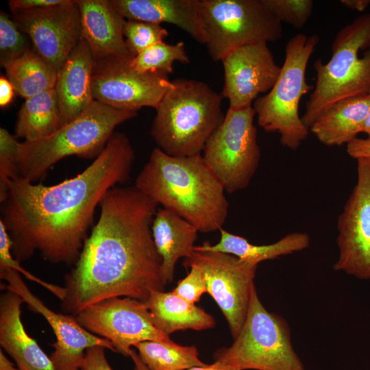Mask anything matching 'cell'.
Instances as JSON below:
<instances>
[{
    "instance_id": "cell-5",
    "label": "cell",
    "mask_w": 370,
    "mask_h": 370,
    "mask_svg": "<svg viewBox=\"0 0 370 370\" xmlns=\"http://www.w3.org/2000/svg\"><path fill=\"white\" fill-rule=\"evenodd\" d=\"M136 114L137 112L116 110L94 100L77 118L52 134L19 143L16 158L18 178L34 183L69 156L96 158L114 129Z\"/></svg>"
},
{
    "instance_id": "cell-40",
    "label": "cell",
    "mask_w": 370,
    "mask_h": 370,
    "mask_svg": "<svg viewBox=\"0 0 370 370\" xmlns=\"http://www.w3.org/2000/svg\"><path fill=\"white\" fill-rule=\"evenodd\" d=\"M344 7L358 12L365 11L370 5V0H341Z\"/></svg>"
},
{
    "instance_id": "cell-35",
    "label": "cell",
    "mask_w": 370,
    "mask_h": 370,
    "mask_svg": "<svg viewBox=\"0 0 370 370\" xmlns=\"http://www.w3.org/2000/svg\"><path fill=\"white\" fill-rule=\"evenodd\" d=\"M188 275L177 282L173 293L187 301L198 302L205 293H207L206 280L202 271L197 266H190Z\"/></svg>"
},
{
    "instance_id": "cell-9",
    "label": "cell",
    "mask_w": 370,
    "mask_h": 370,
    "mask_svg": "<svg viewBox=\"0 0 370 370\" xmlns=\"http://www.w3.org/2000/svg\"><path fill=\"white\" fill-rule=\"evenodd\" d=\"M200 16L214 61L238 47L276 42L282 36V23L262 0H200Z\"/></svg>"
},
{
    "instance_id": "cell-42",
    "label": "cell",
    "mask_w": 370,
    "mask_h": 370,
    "mask_svg": "<svg viewBox=\"0 0 370 370\" xmlns=\"http://www.w3.org/2000/svg\"><path fill=\"white\" fill-rule=\"evenodd\" d=\"M0 370H20L5 356L2 349L0 350Z\"/></svg>"
},
{
    "instance_id": "cell-33",
    "label": "cell",
    "mask_w": 370,
    "mask_h": 370,
    "mask_svg": "<svg viewBox=\"0 0 370 370\" xmlns=\"http://www.w3.org/2000/svg\"><path fill=\"white\" fill-rule=\"evenodd\" d=\"M11 269L24 275L27 280L34 282L56 296L60 301L66 295L64 287L48 283L34 275L23 268L12 253V241L10 234L2 221L0 220V271Z\"/></svg>"
},
{
    "instance_id": "cell-22",
    "label": "cell",
    "mask_w": 370,
    "mask_h": 370,
    "mask_svg": "<svg viewBox=\"0 0 370 370\" xmlns=\"http://www.w3.org/2000/svg\"><path fill=\"white\" fill-rule=\"evenodd\" d=\"M151 231L162 260L161 278L165 286L173 279L177 260L193 253L199 231L193 224L164 208L158 209Z\"/></svg>"
},
{
    "instance_id": "cell-4",
    "label": "cell",
    "mask_w": 370,
    "mask_h": 370,
    "mask_svg": "<svg viewBox=\"0 0 370 370\" xmlns=\"http://www.w3.org/2000/svg\"><path fill=\"white\" fill-rule=\"evenodd\" d=\"M221 99V95L203 82L171 81L156 109L151 127L158 147L176 157L201 154L224 118Z\"/></svg>"
},
{
    "instance_id": "cell-32",
    "label": "cell",
    "mask_w": 370,
    "mask_h": 370,
    "mask_svg": "<svg viewBox=\"0 0 370 370\" xmlns=\"http://www.w3.org/2000/svg\"><path fill=\"white\" fill-rule=\"evenodd\" d=\"M12 18L0 12V62L1 66L16 59L27 50V42Z\"/></svg>"
},
{
    "instance_id": "cell-10",
    "label": "cell",
    "mask_w": 370,
    "mask_h": 370,
    "mask_svg": "<svg viewBox=\"0 0 370 370\" xmlns=\"http://www.w3.org/2000/svg\"><path fill=\"white\" fill-rule=\"evenodd\" d=\"M255 116L253 106L228 108L204 148L206 164L229 193L246 188L258 170L260 150Z\"/></svg>"
},
{
    "instance_id": "cell-34",
    "label": "cell",
    "mask_w": 370,
    "mask_h": 370,
    "mask_svg": "<svg viewBox=\"0 0 370 370\" xmlns=\"http://www.w3.org/2000/svg\"><path fill=\"white\" fill-rule=\"evenodd\" d=\"M19 141L5 128H0V202L3 203L8 193L9 182L18 178L16 158Z\"/></svg>"
},
{
    "instance_id": "cell-13",
    "label": "cell",
    "mask_w": 370,
    "mask_h": 370,
    "mask_svg": "<svg viewBox=\"0 0 370 370\" xmlns=\"http://www.w3.org/2000/svg\"><path fill=\"white\" fill-rule=\"evenodd\" d=\"M133 57L112 58L95 62L92 76L93 99L116 110L137 112L155 110L171 86L169 75L134 69Z\"/></svg>"
},
{
    "instance_id": "cell-2",
    "label": "cell",
    "mask_w": 370,
    "mask_h": 370,
    "mask_svg": "<svg viewBox=\"0 0 370 370\" xmlns=\"http://www.w3.org/2000/svg\"><path fill=\"white\" fill-rule=\"evenodd\" d=\"M75 267L66 275L65 313L75 316L114 297L146 301L163 291L162 260L151 226L158 204L134 185L110 189Z\"/></svg>"
},
{
    "instance_id": "cell-38",
    "label": "cell",
    "mask_w": 370,
    "mask_h": 370,
    "mask_svg": "<svg viewBox=\"0 0 370 370\" xmlns=\"http://www.w3.org/2000/svg\"><path fill=\"white\" fill-rule=\"evenodd\" d=\"M347 153L354 159L364 158L370 161V138H356L347 145Z\"/></svg>"
},
{
    "instance_id": "cell-25",
    "label": "cell",
    "mask_w": 370,
    "mask_h": 370,
    "mask_svg": "<svg viewBox=\"0 0 370 370\" xmlns=\"http://www.w3.org/2000/svg\"><path fill=\"white\" fill-rule=\"evenodd\" d=\"M219 241L211 245L205 241L194 249L221 252L233 255L240 260L258 264L264 260L278 258L308 248L310 243V236L304 232L288 234L274 243L269 245H254L245 238L233 234L223 228L220 230Z\"/></svg>"
},
{
    "instance_id": "cell-12",
    "label": "cell",
    "mask_w": 370,
    "mask_h": 370,
    "mask_svg": "<svg viewBox=\"0 0 370 370\" xmlns=\"http://www.w3.org/2000/svg\"><path fill=\"white\" fill-rule=\"evenodd\" d=\"M75 317L83 328L110 341L125 356L140 343L172 341L156 327L145 302L128 297L103 300Z\"/></svg>"
},
{
    "instance_id": "cell-36",
    "label": "cell",
    "mask_w": 370,
    "mask_h": 370,
    "mask_svg": "<svg viewBox=\"0 0 370 370\" xmlns=\"http://www.w3.org/2000/svg\"><path fill=\"white\" fill-rule=\"evenodd\" d=\"M105 349L102 346L88 348L79 370H113L106 358Z\"/></svg>"
},
{
    "instance_id": "cell-26",
    "label": "cell",
    "mask_w": 370,
    "mask_h": 370,
    "mask_svg": "<svg viewBox=\"0 0 370 370\" xmlns=\"http://www.w3.org/2000/svg\"><path fill=\"white\" fill-rule=\"evenodd\" d=\"M61 127L55 89L25 99L18 112L16 134L24 141L47 137Z\"/></svg>"
},
{
    "instance_id": "cell-17",
    "label": "cell",
    "mask_w": 370,
    "mask_h": 370,
    "mask_svg": "<svg viewBox=\"0 0 370 370\" xmlns=\"http://www.w3.org/2000/svg\"><path fill=\"white\" fill-rule=\"evenodd\" d=\"M221 62L224 70L221 96L232 109L252 106L260 94L273 88L281 71L266 42L238 47Z\"/></svg>"
},
{
    "instance_id": "cell-27",
    "label": "cell",
    "mask_w": 370,
    "mask_h": 370,
    "mask_svg": "<svg viewBox=\"0 0 370 370\" xmlns=\"http://www.w3.org/2000/svg\"><path fill=\"white\" fill-rule=\"evenodd\" d=\"M2 66L14 90L25 99L55 88L58 72L34 49Z\"/></svg>"
},
{
    "instance_id": "cell-16",
    "label": "cell",
    "mask_w": 370,
    "mask_h": 370,
    "mask_svg": "<svg viewBox=\"0 0 370 370\" xmlns=\"http://www.w3.org/2000/svg\"><path fill=\"white\" fill-rule=\"evenodd\" d=\"M0 276L7 282V290L19 295L32 311L41 314L51 326L56 341L51 344L54 351L49 357L56 370H79L86 350L93 346H102L116 352L110 341L86 330L75 316L58 313L49 308L32 293L17 271L6 269L0 271Z\"/></svg>"
},
{
    "instance_id": "cell-23",
    "label": "cell",
    "mask_w": 370,
    "mask_h": 370,
    "mask_svg": "<svg viewBox=\"0 0 370 370\" xmlns=\"http://www.w3.org/2000/svg\"><path fill=\"white\" fill-rule=\"evenodd\" d=\"M370 92L340 100L328 108L309 131L326 146L347 145L362 132Z\"/></svg>"
},
{
    "instance_id": "cell-7",
    "label": "cell",
    "mask_w": 370,
    "mask_h": 370,
    "mask_svg": "<svg viewBox=\"0 0 370 370\" xmlns=\"http://www.w3.org/2000/svg\"><path fill=\"white\" fill-rule=\"evenodd\" d=\"M319 42L317 34L294 35L285 47L284 61L274 86L252 105L258 125L267 132L278 133L281 144L293 151L310 132L302 122L299 107L302 97L314 89L307 83L306 73Z\"/></svg>"
},
{
    "instance_id": "cell-15",
    "label": "cell",
    "mask_w": 370,
    "mask_h": 370,
    "mask_svg": "<svg viewBox=\"0 0 370 370\" xmlns=\"http://www.w3.org/2000/svg\"><path fill=\"white\" fill-rule=\"evenodd\" d=\"M12 18L29 36L33 49L57 72L82 38L76 0L18 12Z\"/></svg>"
},
{
    "instance_id": "cell-14",
    "label": "cell",
    "mask_w": 370,
    "mask_h": 370,
    "mask_svg": "<svg viewBox=\"0 0 370 370\" xmlns=\"http://www.w3.org/2000/svg\"><path fill=\"white\" fill-rule=\"evenodd\" d=\"M357 162L356 184L337 220L338 255L333 269L370 280V161Z\"/></svg>"
},
{
    "instance_id": "cell-21",
    "label": "cell",
    "mask_w": 370,
    "mask_h": 370,
    "mask_svg": "<svg viewBox=\"0 0 370 370\" xmlns=\"http://www.w3.org/2000/svg\"><path fill=\"white\" fill-rule=\"evenodd\" d=\"M127 19L177 26L195 41L206 45L200 0H111Z\"/></svg>"
},
{
    "instance_id": "cell-18",
    "label": "cell",
    "mask_w": 370,
    "mask_h": 370,
    "mask_svg": "<svg viewBox=\"0 0 370 370\" xmlns=\"http://www.w3.org/2000/svg\"><path fill=\"white\" fill-rule=\"evenodd\" d=\"M80 12L82 37L95 62L134 57L123 34L125 18L108 0H76Z\"/></svg>"
},
{
    "instance_id": "cell-20",
    "label": "cell",
    "mask_w": 370,
    "mask_h": 370,
    "mask_svg": "<svg viewBox=\"0 0 370 370\" xmlns=\"http://www.w3.org/2000/svg\"><path fill=\"white\" fill-rule=\"evenodd\" d=\"M23 299L7 290L0 297V345L20 370H56L50 357L26 332L21 321Z\"/></svg>"
},
{
    "instance_id": "cell-44",
    "label": "cell",
    "mask_w": 370,
    "mask_h": 370,
    "mask_svg": "<svg viewBox=\"0 0 370 370\" xmlns=\"http://www.w3.org/2000/svg\"><path fill=\"white\" fill-rule=\"evenodd\" d=\"M362 132L367 134L368 136L367 137L370 138V103L368 108L367 116L364 123Z\"/></svg>"
},
{
    "instance_id": "cell-3",
    "label": "cell",
    "mask_w": 370,
    "mask_h": 370,
    "mask_svg": "<svg viewBox=\"0 0 370 370\" xmlns=\"http://www.w3.org/2000/svg\"><path fill=\"white\" fill-rule=\"evenodd\" d=\"M134 186L199 232L220 230L228 214L224 187L201 154L176 157L156 147Z\"/></svg>"
},
{
    "instance_id": "cell-28",
    "label": "cell",
    "mask_w": 370,
    "mask_h": 370,
    "mask_svg": "<svg viewBox=\"0 0 370 370\" xmlns=\"http://www.w3.org/2000/svg\"><path fill=\"white\" fill-rule=\"evenodd\" d=\"M135 347L149 370H188L206 365L199 358L195 345L183 346L173 341H153L140 343Z\"/></svg>"
},
{
    "instance_id": "cell-41",
    "label": "cell",
    "mask_w": 370,
    "mask_h": 370,
    "mask_svg": "<svg viewBox=\"0 0 370 370\" xmlns=\"http://www.w3.org/2000/svg\"><path fill=\"white\" fill-rule=\"evenodd\" d=\"M188 370H241L234 366L214 360L211 365L206 364L204 366L195 367Z\"/></svg>"
},
{
    "instance_id": "cell-19",
    "label": "cell",
    "mask_w": 370,
    "mask_h": 370,
    "mask_svg": "<svg viewBox=\"0 0 370 370\" xmlns=\"http://www.w3.org/2000/svg\"><path fill=\"white\" fill-rule=\"evenodd\" d=\"M95 63L82 37L58 71L54 89L61 127L77 118L95 100L92 92Z\"/></svg>"
},
{
    "instance_id": "cell-29",
    "label": "cell",
    "mask_w": 370,
    "mask_h": 370,
    "mask_svg": "<svg viewBox=\"0 0 370 370\" xmlns=\"http://www.w3.org/2000/svg\"><path fill=\"white\" fill-rule=\"evenodd\" d=\"M175 62H190L183 41L173 45L163 41L151 45L134 56L130 64L138 72H160L169 75L173 72Z\"/></svg>"
},
{
    "instance_id": "cell-30",
    "label": "cell",
    "mask_w": 370,
    "mask_h": 370,
    "mask_svg": "<svg viewBox=\"0 0 370 370\" xmlns=\"http://www.w3.org/2000/svg\"><path fill=\"white\" fill-rule=\"evenodd\" d=\"M123 34L128 50L134 56L151 45L163 42L169 35L160 24L131 19L126 20Z\"/></svg>"
},
{
    "instance_id": "cell-1",
    "label": "cell",
    "mask_w": 370,
    "mask_h": 370,
    "mask_svg": "<svg viewBox=\"0 0 370 370\" xmlns=\"http://www.w3.org/2000/svg\"><path fill=\"white\" fill-rule=\"evenodd\" d=\"M134 158L128 137L114 132L93 162L72 178L52 186L11 180L0 220L14 258L20 262L39 251L51 263L75 264L97 208L110 189L129 179Z\"/></svg>"
},
{
    "instance_id": "cell-6",
    "label": "cell",
    "mask_w": 370,
    "mask_h": 370,
    "mask_svg": "<svg viewBox=\"0 0 370 370\" xmlns=\"http://www.w3.org/2000/svg\"><path fill=\"white\" fill-rule=\"evenodd\" d=\"M330 59L315 60L314 89L301 116L309 129L333 103L370 92V13L342 27L331 46Z\"/></svg>"
},
{
    "instance_id": "cell-24",
    "label": "cell",
    "mask_w": 370,
    "mask_h": 370,
    "mask_svg": "<svg viewBox=\"0 0 370 370\" xmlns=\"http://www.w3.org/2000/svg\"><path fill=\"white\" fill-rule=\"evenodd\" d=\"M145 304L156 327L163 333L212 328L215 321L202 308L171 292L153 291Z\"/></svg>"
},
{
    "instance_id": "cell-43",
    "label": "cell",
    "mask_w": 370,
    "mask_h": 370,
    "mask_svg": "<svg viewBox=\"0 0 370 370\" xmlns=\"http://www.w3.org/2000/svg\"><path fill=\"white\" fill-rule=\"evenodd\" d=\"M130 357L134 362V370H149L140 360L138 354L133 349L130 352Z\"/></svg>"
},
{
    "instance_id": "cell-37",
    "label": "cell",
    "mask_w": 370,
    "mask_h": 370,
    "mask_svg": "<svg viewBox=\"0 0 370 370\" xmlns=\"http://www.w3.org/2000/svg\"><path fill=\"white\" fill-rule=\"evenodd\" d=\"M64 0H10L8 5L13 14L62 3Z\"/></svg>"
},
{
    "instance_id": "cell-11",
    "label": "cell",
    "mask_w": 370,
    "mask_h": 370,
    "mask_svg": "<svg viewBox=\"0 0 370 370\" xmlns=\"http://www.w3.org/2000/svg\"><path fill=\"white\" fill-rule=\"evenodd\" d=\"M183 264L202 271L207 293L220 308L235 339L247 317L258 265L231 254L195 249Z\"/></svg>"
},
{
    "instance_id": "cell-8",
    "label": "cell",
    "mask_w": 370,
    "mask_h": 370,
    "mask_svg": "<svg viewBox=\"0 0 370 370\" xmlns=\"http://www.w3.org/2000/svg\"><path fill=\"white\" fill-rule=\"evenodd\" d=\"M214 359L241 370H306L293 347L288 322L265 308L255 286L241 332Z\"/></svg>"
},
{
    "instance_id": "cell-39",
    "label": "cell",
    "mask_w": 370,
    "mask_h": 370,
    "mask_svg": "<svg viewBox=\"0 0 370 370\" xmlns=\"http://www.w3.org/2000/svg\"><path fill=\"white\" fill-rule=\"evenodd\" d=\"M14 88L9 79L1 75L0 77V106L9 105L14 97Z\"/></svg>"
},
{
    "instance_id": "cell-31",
    "label": "cell",
    "mask_w": 370,
    "mask_h": 370,
    "mask_svg": "<svg viewBox=\"0 0 370 370\" xmlns=\"http://www.w3.org/2000/svg\"><path fill=\"white\" fill-rule=\"evenodd\" d=\"M270 13L281 23L294 28L305 25L312 14V0H262Z\"/></svg>"
}]
</instances>
